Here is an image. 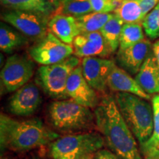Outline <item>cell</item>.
Here are the masks:
<instances>
[{
	"mask_svg": "<svg viewBox=\"0 0 159 159\" xmlns=\"http://www.w3.org/2000/svg\"><path fill=\"white\" fill-rule=\"evenodd\" d=\"M95 122L105 142L121 159H142L134 134L125 122L114 97H103L94 110Z\"/></svg>",
	"mask_w": 159,
	"mask_h": 159,
	"instance_id": "cell-1",
	"label": "cell"
},
{
	"mask_svg": "<svg viewBox=\"0 0 159 159\" xmlns=\"http://www.w3.org/2000/svg\"><path fill=\"white\" fill-rule=\"evenodd\" d=\"M59 135L39 119L19 121L1 114L0 143L2 149L16 152L28 151L50 144Z\"/></svg>",
	"mask_w": 159,
	"mask_h": 159,
	"instance_id": "cell-2",
	"label": "cell"
},
{
	"mask_svg": "<svg viewBox=\"0 0 159 159\" xmlns=\"http://www.w3.org/2000/svg\"><path fill=\"white\" fill-rule=\"evenodd\" d=\"M116 105L132 134L141 145L150 139L153 131V110L146 99L129 93H116Z\"/></svg>",
	"mask_w": 159,
	"mask_h": 159,
	"instance_id": "cell-3",
	"label": "cell"
},
{
	"mask_svg": "<svg viewBox=\"0 0 159 159\" xmlns=\"http://www.w3.org/2000/svg\"><path fill=\"white\" fill-rule=\"evenodd\" d=\"M48 117L52 127L63 133L89 130L94 127V113L71 99L55 100L48 107Z\"/></svg>",
	"mask_w": 159,
	"mask_h": 159,
	"instance_id": "cell-4",
	"label": "cell"
},
{
	"mask_svg": "<svg viewBox=\"0 0 159 159\" xmlns=\"http://www.w3.org/2000/svg\"><path fill=\"white\" fill-rule=\"evenodd\" d=\"M105 144L103 136L95 132L59 137L49 144L52 159H77L94 154Z\"/></svg>",
	"mask_w": 159,
	"mask_h": 159,
	"instance_id": "cell-5",
	"label": "cell"
},
{
	"mask_svg": "<svg viewBox=\"0 0 159 159\" xmlns=\"http://www.w3.org/2000/svg\"><path fill=\"white\" fill-rule=\"evenodd\" d=\"M79 65V57L71 55L62 62L41 66L37 71L36 82L51 98L56 100L68 99L67 81L71 73Z\"/></svg>",
	"mask_w": 159,
	"mask_h": 159,
	"instance_id": "cell-6",
	"label": "cell"
},
{
	"mask_svg": "<svg viewBox=\"0 0 159 159\" xmlns=\"http://www.w3.org/2000/svg\"><path fill=\"white\" fill-rule=\"evenodd\" d=\"M28 52L31 58L36 63L48 66L62 62L71 56L74 53V48L48 32L46 36L32 46Z\"/></svg>",
	"mask_w": 159,
	"mask_h": 159,
	"instance_id": "cell-7",
	"label": "cell"
},
{
	"mask_svg": "<svg viewBox=\"0 0 159 159\" xmlns=\"http://www.w3.org/2000/svg\"><path fill=\"white\" fill-rule=\"evenodd\" d=\"M2 19L27 38L39 41L48 33L50 19L32 12L10 11L2 15Z\"/></svg>",
	"mask_w": 159,
	"mask_h": 159,
	"instance_id": "cell-8",
	"label": "cell"
},
{
	"mask_svg": "<svg viewBox=\"0 0 159 159\" xmlns=\"http://www.w3.org/2000/svg\"><path fill=\"white\" fill-rule=\"evenodd\" d=\"M34 63L25 55H13L6 61L1 71L2 84L8 92L17 91L33 77Z\"/></svg>",
	"mask_w": 159,
	"mask_h": 159,
	"instance_id": "cell-9",
	"label": "cell"
},
{
	"mask_svg": "<svg viewBox=\"0 0 159 159\" xmlns=\"http://www.w3.org/2000/svg\"><path fill=\"white\" fill-rule=\"evenodd\" d=\"M114 63L111 60L103 57H88L83 59V75L91 88L99 92L105 91L108 75Z\"/></svg>",
	"mask_w": 159,
	"mask_h": 159,
	"instance_id": "cell-10",
	"label": "cell"
},
{
	"mask_svg": "<svg viewBox=\"0 0 159 159\" xmlns=\"http://www.w3.org/2000/svg\"><path fill=\"white\" fill-rule=\"evenodd\" d=\"M66 91L69 98L83 106L96 108L99 103L95 90L83 76L80 65L71 73L66 83Z\"/></svg>",
	"mask_w": 159,
	"mask_h": 159,
	"instance_id": "cell-11",
	"label": "cell"
},
{
	"mask_svg": "<svg viewBox=\"0 0 159 159\" xmlns=\"http://www.w3.org/2000/svg\"><path fill=\"white\" fill-rule=\"evenodd\" d=\"M41 102V94L37 85L33 83H27L10 98L8 110L16 116H30L37 111Z\"/></svg>",
	"mask_w": 159,
	"mask_h": 159,
	"instance_id": "cell-12",
	"label": "cell"
},
{
	"mask_svg": "<svg viewBox=\"0 0 159 159\" xmlns=\"http://www.w3.org/2000/svg\"><path fill=\"white\" fill-rule=\"evenodd\" d=\"M149 40L143 41L125 49H119L116 57L117 66L130 75H136L148 55L152 52Z\"/></svg>",
	"mask_w": 159,
	"mask_h": 159,
	"instance_id": "cell-13",
	"label": "cell"
},
{
	"mask_svg": "<svg viewBox=\"0 0 159 159\" xmlns=\"http://www.w3.org/2000/svg\"><path fill=\"white\" fill-rule=\"evenodd\" d=\"M74 55L77 57L108 56L112 52L100 32L82 33L73 42Z\"/></svg>",
	"mask_w": 159,
	"mask_h": 159,
	"instance_id": "cell-14",
	"label": "cell"
},
{
	"mask_svg": "<svg viewBox=\"0 0 159 159\" xmlns=\"http://www.w3.org/2000/svg\"><path fill=\"white\" fill-rule=\"evenodd\" d=\"M108 87L111 91L117 93H129L144 99H150V95L141 88L136 80L116 63L113 65L108 75Z\"/></svg>",
	"mask_w": 159,
	"mask_h": 159,
	"instance_id": "cell-15",
	"label": "cell"
},
{
	"mask_svg": "<svg viewBox=\"0 0 159 159\" xmlns=\"http://www.w3.org/2000/svg\"><path fill=\"white\" fill-rule=\"evenodd\" d=\"M48 30L63 43L69 45H72L75 38L80 34L76 18L63 13H56L50 18Z\"/></svg>",
	"mask_w": 159,
	"mask_h": 159,
	"instance_id": "cell-16",
	"label": "cell"
},
{
	"mask_svg": "<svg viewBox=\"0 0 159 159\" xmlns=\"http://www.w3.org/2000/svg\"><path fill=\"white\" fill-rule=\"evenodd\" d=\"M135 80L147 94L159 93V66L153 52L147 57Z\"/></svg>",
	"mask_w": 159,
	"mask_h": 159,
	"instance_id": "cell-17",
	"label": "cell"
},
{
	"mask_svg": "<svg viewBox=\"0 0 159 159\" xmlns=\"http://www.w3.org/2000/svg\"><path fill=\"white\" fill-rule=\"evenodd\" d=\"M2 5L12 11H28L49 17L55 8L49 0H1Z\"/></svg>",
	"mask_w": 159,
	"mask_h": 159,
	"instance_id": "cell-18",
	"label": "cell"
},
{
	"mask_svg": "<svg viewBox=\"0 0 159 159\" xmlns=\"http://www.w3.org/2000/svg\"><path fill=\"white\" fill-rule=\"evenodd\" d=\"M27 43V39L22 33L12 26L1 23L0 27V48L6 53L12 52L25 46Z\"/></svg>",
	"mask_w": 159,
	"mask_h": 159,
	"instance_id": "cell-19",
	"label": "cell"
},
{
	"mask_svg": "<svg viewBox=\"0 0 159 159\" xmlns=\"http://www.w3.org/2000/svg\"><path fill=\"white\" fill-rule=\"evenodd\" d=\"M114 16V13H100L93 12L89 14L76 18L80 34L99 31Z\"/></svg>",
	"mask_w": 159,
	"mask_h": 159,
	"instance_id": "cell-20",
	"label": "cell"
},
{
	"mask_svg": "<svg viewBox=\"0 0 159 159\" xmlns=\"http://www.w3.org/2000/svg\"><path fill=\"white\" fill-rule=\"evenodd\" d=\"M153 110V131L150 139L141 145V152L147 157L159 152V94L153 97L152 99Z\"/></svg>",
	"mask_w": 159,
	"mask_h": 159,
	"instance_id": "cell-21",
	"label": "cell"
},
{
	"mask_svg": "<svg viewBox=\"0 0 159 159\" xmlns=\"http://www.w3.org/2000/svg\"><path fill=\"white\" fill-rule=\"evenodd\" d=\"M114 14L124 24L142 22L144 17L136 0H123L114 11Z\"/></svg>",
	"mask_w": 159,
	"mask_h": 159,
	"instance_id": "cell-22",
	"label": "cell"
},
{
	"mask_svg": "<svg viewBox=\"0 0 159 159\" xmlns=\"http://www.w3.org/2000/svg\"><path fill=\"white\" fill-rule=\"evenodd\" d=\"M124 23L114 16L99 30L112 52H115L119 47V39Z\"/></svg>",
	"mask_w": 159,
	"mask_h": 159,
	"instance_id": "cell-23",
	"label": "cell"
},
{
	"mask_svg": "<svg viewBox=\"0 0 159 159\" xmlns=\"http://www.w3.org/2000/svg\"><path fill=\"white\" fill-rule=\"evenodd\" d=\"M142 25L128 23L123 25L119 39V48L125 49L134 46L144 39Z\"/></svg>",
	"mask_w": 159,
	"mask_h": 159,
	"instance_id": "cell-24",
	"label": "cell"
},
{
	"mask_svg": "<svg viewBox=\"0 0 159 159\" xmlns=\"http://www.w3.org/2000/svg\"><path fill=\"white\" fill-rule=\"evenodd\" d=\"M93 12L94 11L89 0H67L54 14H56V13H63L78 18Z\"/></svg>",
	"mask_w": 159,
	"mask_h": 159,
	"instance_id": "cell-25",
	"label": "cell"
},
{
	"mask_svg": "<svg viewBox=\"0 0 159 159\" xmlns=\"http://www.w3.org/2000/svg\"><path fill=\"white\" fill-rule=\"evenodd\" d=\"M145 34L151 40L159 38V2L144 17L142 22Z\"/></svg>",
	"mask_w": 159,
	"mask_h": 159,
	"instance_id": "cell-26",
	"label": "cell"
},
{
	"mask_svg": "<svg viewBox=\"0 0 159 159\" xmlns=\"http://www.w3.org/2000/svg\"><path fill=\"white\" fill-rule=\"evenodd\" d=\"M93 11L96 13H111L115 11L113 0H89Z\"/></svg>",
	"mask_w": 159,
	"mask_h": 159,
	"instance_id": "cell-27",
	"label": "cell"
},
{
	"mask_svg": "<svg viewBox=\"0 0 159 159\" xmlns=\"http://www.w3.org/2000/svg\"><path fill=\"white\" fill-rule=\"evenodd\" d=\"M140 6L144 17L146 16L159 2V0H136Z\"/></svg>",
	"mask_w": 159,
	"mask_h": 159,
	"instance_id": "cell-28",
	"label": "cell"
},
{
	"mask_svg": "<svg viewBox=\"0 0 159 159\" xmlns=\"http://www.w3.org/2000/svg\"><path fill=\"white\" fill-rule=\"evenodd\" d=\"M94 159H121L111 150L101 149L95 153Z\"/></svg>",
	"mask_w": 159,
	"mask_h": 159,
	"instance_id": "cell-29",
	"label": "cell"
},
{
	"mask_svg": "<svg viewBox=\"0 0 159 159\" xmlns=\"http://www.w3.org/2000/svg\"><path fill=\"white\" fill-rule=\"evenodd\" d=\"M152 52H153V54L156 57L157 63L159 66V40L156 41L152 45Z\"/></svg>",
	"mask_w": 159,
	"mask_h": 159,
	"instance_id": "cell-30",
	"label": "cell"
},
{
	"mask_svg": "<svg viewBox=\"0 0 159 159\" xmlns=\"http://www.w3.org/2000/svg\"><path fill=\"white\" fill-rule=\"evenodd\" d=\"M49 1L50 2L52 5L54 6V7L55 8V11H56L57 10L61 8V6L65 3L67 0H49Z\"/></svg>",
	"mask_w": 159,
	"mask_h": 159,
	"instance_id": "cell-31",
	"label": "cell"
},
{
	"mask_svg": "<svg viewBox=\"0 0 159 159\" xmlns=\"http://www.w3.org/2000/svg\"><path fill=\"white\" fill-rule=\"evenodd\" d=\"M145 159H159V152L145 157Z\"/></svg>",
	"mask_w": 159,
	"mask_h": 159,
	"instance_id": "cell-32",
	"label": "cell"
},
{
	"mask_svg": "<svg viewBox=\"0 0 159 159\" xmlns=\"http://www.w3.org/2000/svg\"><path fill=\"white\" fill-rule=\"evenodd\" d=\"M94 155H95V153L94 154H89V155H87V156L82 157V158H80L77 159H94Z\"/></svg>",
	"mask_w": 159,
	"mask_h": 159,
	"instance_id": "cell-33",
	"label": "cell"
},
{
	"mask_svg": "<svg viewBox=\"0 0 159 159\" xmlns=\"http://www.w3.org/2000/svg\"><path fill=\"white\" fill-rule=\"evenodd\" d=\"M33 159H40V158H33Z\"/></svg>",
	"mask_w": 159,
	"mask_h": 159,
	"instance_id": "cell-34",
	"label": "cell"
},
{
	"mask_svg": "<svg viewBox=\"0 0 159 159\" xmlns=\"http://www.w3.org/2000/svg\"><path fill=\"white\" fill-rule=\"evenodd\" d=\"M2 159H5V158H2Z\"/></svg>",
	"mask_w": 159,
	"mask_h": 159,
	"instance_id": "cell-35",
	"label": "cell"
}]
</instances>
